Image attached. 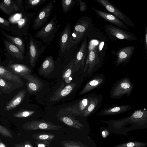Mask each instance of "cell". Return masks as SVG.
<instances>
[{"label": "cell", "mask_w": 147, "mask_h": 147, "mask_svg": "<svg viewBox=\"0 0 147 147\" xmlns=\"http://www.w3.org/2000/svg\"><path fill=\"white\" fill-rule=\"evenodd\" d=\"M147 143L136 141H130L119 144L116 147H144Z\"/></svg>", "instance_id": "d6a6232c"}, {"label": "cell", "mask_w": 147, "mask_h": 147, "mask_svg": "<svg viewBox=\"0 0 147 147\" xmlns=\"http://www.w3.org/2000/svg\"><path fill=\"white\" fill-rule=\"evenodd\" d=\"M91 97L90 96L84 97L78 102L66 107L65 109L74 115H83V113L87 108Z\"/></svg>", "instance_id": "d6986e66"}, {"label": "cell", "mask_w": 147, "mask_h": 147, "mask_svg": "<svg viewBox=\"0 0 147 147\" xmlns=\"http://www.w3.org/2000/svg\"><path fill=\"white\" fill-rule=\"evenodd\" d=\"M145 34L144 40V47L145 51L147 55V26H145Z\"/></svg>", "instance_id": "ab89813d"}, {"label": "cell", "mask_w": 147, "mask_h": 147, "mask_svg": "<svg viewBox=\"0 0 147 147\" xmlns=\"http://www.w3.org/2000/svg\"><path fill=\"white\" fill-rule=\"evenodd\" d=\"M105 131H103L102 132V134L104 135H105Z\"/></svg>", "instance_id": "f6af8a7d"}, {"label": "cell", "mask_w": 147, "mask_h": 147, "mask_svg": "<svg viewBox=\"0 0 147 147\" xmlns=\"http://www.w3.org/2000/svg\"><path fill=\"white\" fill-rule=\"evenodd\" d=\"M0 9L9 16L26 11L22 0H2L0 2Z\"/></svg>", "instance_id": "30bf717a"}, {"label": "cell", "mask_w": 147, "mask_h": 147, "mask_svg": "<svg viewBox=\"0 0 147 147\" xmlns=\"http://www.w3.org/2000/svg\"><path fill=\"white\" fill-rule=\"evenodd\" d=\"M23 144L24 147H33L30 143L28 141L25 142Z\"/></svg>", "instance_id": "b9f144b4"}, {"label": "cell", "mask_w": 147, "mask_h": 147, "mask_svg": "<svg viewBox=\"0 0 147 147\" xmlns=\"http://www.w3.org/2000/svg\"><path fill=\"white\" fill-rule=\"evenodd\" d=\"M0 86L2 91L4 92L11 88L12 84L10 82L7 81L5 79L0 77Z\"/></svg>", "instance_id": "d590c367"}, {"label": "cell", "mask_w": 147, "mask_h": 147, "mask_svg": "<svg viewBox=\"0 0 147 147\" xmlns=\"http://www.w3.org/2000/svg\"><path fill=\"white\" fill-rule=\"evenodd\" d=\"M78 0H63L61 4L63 12L66 13L69 11L72 7L78 1Z\"/></svg>", "instance_id": "1f68e13d"}, {"label": "cell", "mask_w": 147, "mask_h": 147, "mask_svg": "<svg viewBox=\"0 0 147 147\" xmlns=\"http://www.w3.org/2000/svg\"><path fill=\"white\" fill-rule=\"evenodd\" d=\"M14 147H24L23 143H21L19 144H16L14 146Z\"/></svg>", "instance_id": "ee69618b"}, {"label": "cell", "mask_w": 147, "mask_h": 147, "mask_svg": "<svg viewBox=\"0 0 147 147\" xmlns=\"http://www.w3.org/2000/svg\"><path fill=\"white\" fill-rule=\"evenodd\" d=\"M98 102V98L92 97L87 108L83 113V115L87 116L90 114L95 109Z\"/></svg>", "instance_id": "f546056e"}, {"label": "cell", "mask_w": 147, "mask_h": 147, "mask_svg": "<svg viewBox=\"0 0 147 147\" xmlns=\"http://www.w3.org/2000/svg\"><path fill=\"white\" fill-rule=\"evenodd\" d=\"M22 127L26 131L37 129L57 130L61 128L60 126L44 120L28 121L23 125Z\"/></svg>", "instance_id": "4fadbf2b"}, {"label": "cell", "mask_w": 147, "mask_h": 147, "mask_svg": "<svg viewBox=\"0 0 147 147\" xmlns=\"http://www.w3.org/2000/svg\"><path fill=\"white\" fill-rule=\"evenodd\" d=\"M87 37L83 39L79 51L75 57L76 59L73 67V73L78 70L80 67L82 68L84 65V60L87 53Z\"/></svg>", "instance_id": "2e32d148"}, {"label": "cell", "mask_w": 147, "mask_h": 147, "mask_svg": "<svg viewBox=\"0 0 147 147\" xmlns=\"http://www.w3.org/2000/svg\"><path fill=\"white\" fill-rule=\"evenodd\" d=\"M77 85L76 82H72L64 87V83L62 82L50 97V100L51 102L57 101L72 94Z\"/></svg>", "instance_id": "5bb4252c"}, {"label": "cell", "mask_w": 147, "mask_h": 147, "mask_svg": "<svg viewBox=\"0 0 147 147\" xmlns=\"http://www.w3.org/2000/svg\"><path fill=\"white\" fill-rule=\"evenodd\" d=\"M131 108V105H129L117 106L104 109L102 110L99 114L104 115L119 114L127 111Z\"/></svg>", "instance_id": "603a6c76"}, {"label": "cell", "mask_w": 147, "mask_h": 147, "mask_svg": "<svg viewBox=\"0 0 147 147\" xmlns=\"http://www.w3.org/2000/svg\"><path fill=\"white\" fill-rule=\"evenodd\" d=\"M95 0L127 25L132 27H134V24L132 21L110 1L108 0Z\"/></svg>", "instance_id": "7c38bea8"}, {"label": "cell", "mask_w": 147, "mask_h": 147, "mask_svg": "<svg viewBox=\"0 0 147 147\" xmlns=\"http://www.w3.org/2000/svg\"><path fill=\"white\" fill-rule=\"evenodd\" d=\"M113 123L126 134L133 130L147 129V108L135 110L129 116L116 120Z\"/></svg>", "instance_id": "6da1fadb"}, {"label": "cell", "mask_w": 147, "mask_h": 147, "mask_svg": "<svg viewBox=\"0 0 147 147\" xmlns=\"http://www.w3.org/2000/svg\"><path fill=\"white\" fill-rule=\"evenodd\" d=\"M0 31L1 33L7 38V40L17 47L25 56L26 52V42L24 38L18 36H11L1 29H0Z\"/></svg>", "instance_id": "ffe728a7"}, {"label": "cell", "mask_w": 147, "mask_h": 147, "mask_svg": "<svg viewBox=\"0 0 147 147\" xmlns=\"http://www.w3.org/2000/svg\"><path fill=\"white\" fill-rule=\"evenodd\" d=\"M73 147H80L76 146H73Z\"/></svg>", "instance_id": "bcb514c9"}, {"label": "cell", "mask_w": 147, "mask_h": 147, "mask_svg": "<svg viewBox=\"0 0 147 147\" xmlns=\"http://www.w3.org/2000/svg\"><path fill=\"white\" fill-rule=\"evenodd\" d=\"M36 143L38 147H49L50 145V143L47 140H37Z\"/></svg>", "instance_id": "f35d334b"}, {"label": "cell", "mask_w": 147, "mask_h": 147, "mask_svg": "<svg viewBox=\"0 0 147 147\" xmlns=\"http://www.w3.org/2000/svg\"><path fill=\"white\" fill-rule=\"evenodd\" d=\"M46 1V0H26L25 1V10L26 11L28 9L33 8L42 4Z\"/></svg>", "instance_id": "4dcf8cb0"}, {"label": "cell", "mask_w": 147, "mask_h": 147, "mask_svg": "<svg viewBox=\"0 0 147 147\" xmlns=\"http://www.w3.org/2000/svg\"><path fill=\"white\" fill-rule=\"evenodd\" d=\"M0 27L7 31H11V26L9 21L1 17H0Z\"/></svg>", "instance_id": "836d02e7"}, {"label": "cell", "mask_w": 147, "mask_h": 147, "mask_svg": "<svg viewBox=\"0 0 147 147\" xmlns=\"http://www.w3.org/2000/svg\"><path fill=\"white\" fill-rule=\"evenodd\" d=\"M60 119L65 124L70 126L75 124L77 122L69 116H63L60 118Z\"/></svg>", "instance_id": "8d00e7d4"}, {"label": "cell", "mask_w": 147, "mask_h": 147, "mask_svg": "<svg viewBox=\"0 0 147 147\" xmlns=\"http://www.w3.org/2000/svg\"><path fill=\"white\" fill-rule=\"evenodd\" d=\"M0 147H7V146L0 139Z\"/></svg>", "instance_id": "7bdbcfd3"}, {"label": "cell", "mask_w": 147, "mask_h": 147, "mask_svg": "<svg viewBox=\"0 0 147 147\" xmlns=\"http://www.w3.org/2000/svg\"><path fill=\"white\" fill-rule=\"evenodd\" d=\"M27 80L26 83L27 90L30 94H32L39 91L43 84L37 77L30 74L20 76Z\"/></svg>", "instance_id": "e0dca14e"}, {"label": "cell", "mask_w": 147, "mask_h": 147, "mask_svg": "<svg viewBox=\"0 0 147 147\" xmlns=\"http://www.w3.org/2000/svg\"><path fill=\"white\" fill-rule=\"evenodd\" d=\"M79 2L80 5V10L81 12L85 11L87 9V6L84 1L80 0Z\"/></svg>", "instance_id": "60d3db41"}, {"label": "cell", "mask_w": 147, "mask_h": 147, "mask_svg": "<svg viewBox=\"0 0 147 147\" xmlns=\"http://www.w3.org/2000/svg\"><path fill=\"white\" fill-rule=\"evenodd\" d=\"M26 45V52L24 60H28L32 67L35 66L39 57L46 48L40 41L35 39L31 34L24 38Z\"/></svg>", "instance_id": "277c9868"}, {"label": "cell", "mask_w": 147, "mask_h": 147, "mask_svg": "<svg viewBox=\"0 0 147 147\" xmlns=\"http://www.w3.org/2000/svg\"><path fill=\"white\" fill-rule=\"evenodd\" d=\"M104 78L98 76L93 78L88 82L80 92L79 95H81L89 92L99 86L104 82Z\"/></svg>", "instance_id": "d4e9b609"}, {"label": "cell", "mask_w": 147, "mask_h": 147, "mask_svg": "<svg viewBox=\"0 0 147 147\" xmlns=\"http://www.w3.org/2000/svg\"><path fill=\"white\" fill-rule=\"evenodd\" d=\"M93 38L89 40L86 62L84 68L85 72L88 67V73H90L102 59L107 47L105 39Z\"/></svg>", "instance_id": "7a4b0ae2"}, {"label": "cell", "mask_w": 147, "mask_h": 147, "mask_svg": "<svg viewBox=\"0 0 147 147\" xmlns=\"http://www.w3.org/2000/svg\"><path fill=\"white\" fill-rule=\"evenodd\" d=\"M3 39V44L5 50L12 57L19 61H24L25 56L22 54L20 49L16 46L11 43L6 39Z\"/></svg>", "instance_id": "44dd1931"}, {"label": "cell", "mask_w": 147, "mask_h": 147, "mask_svg": "<svg viewBox=\"0 0 147 147\" xmlns=\"http://www.w3.org/2000/svg\"><path fill=\"white\" fill-rule=\"evenodd\" d=\"M0 77L18 83L23 84L19 76L6 69L3 66L1 65H0Z\"/></svg>", "instance_id": "4316f807"}, {"label": "cell", "mask_w": 147, "mask_h": 147, "mask_svg": "<svg viewBox=\"0 0 147 147\" xmlns=\"http://www.w3.org/2000/svg\"><path fill=\"white\" fill-rule=\"evenodd\" d=\"M0 133L5 137H9L13 139L12 135L10 131L4 126L0 125Z\"/></svg>", "instance_id": "74e56055"}, {"label": "cell", "mask_w": 147, "mask_h": 147, "mask_svg": "<svg viewBox=\"0 0 147 147\" xmlns=\"http://www.w3.org/2000/svg\"><path fill=\"white\" fill-rule=\"evenodd\" d=\"M133 88V85L129 78L125 77L117 82L111 92V97L118 99L126 94L129 96Z\"/></svg>", "instance_id": "52a82bcc"}, {"label": "cell", "mask_w": 147, "mask_h": 147, "mask_svg": "<svg viewBox=\"0 0 147 147\" xmlns=\"http://www.w3.org/2000/svg\"><path fill=\"white\" fill-rule=\"evenodd\" d=\"M7 67L12 70L13 74L20 76L30 74L31 71L28 67L22 64L10 63L8 65Z\"/></svg>", "instance_id": "484cf974"}, {"label": "cell", "mask_w": 147, "mask_h": 147, "mask_svg": "<svg viewBox=\"0 0 147 147\" xmlns=\"http://www.w3.org/2000/svg\"><path fill=\"white\" fill-rule=\"evenodd\" d=\"M55 135L47 132H40L34 134L32 137L36 140H52L55 138Z\"/></svg>", "instance_id": "f1b7e54d"}, {"label": "cell", "mask_w": 147, "mask_h": 147, "mask_svg": "<svg viewBox=\"0 0 147 147\" xmlns=\"http://www.w3.org/2000/svg\"><path fill=\"white\" fill-rule=\"evenodd\" d=\"M72 33L70 24L68 23L61 32L59 41L58 53L61 57H63L71 48Z\"/></svg>", "instance_id": "9c48e42d"}, {"label": "cell", "mask_w": 147, "mask_h": 147, "mask_svg": "<svg viewBox=\"0 0 147 147\" xmlns=\"http://www.w3.org/2000/svg\"><path fill=\"white\" fill-rule=\"evenodd\" d=\"M104 29L107 35L113 40H121L132 41L137 40L133 34L113 25L105 24Z\"/></svg>", "instance_id": "ba28073f"}, {"label": "cell", "mask_w": 147, "mask_h": 147, "mask_svg": "<svg viewBox=\"0 0 147 147\" xmlns=\"http://www.w3.org/2000/svg\"><path fill=\"white\" fill-rule=\"evenodd\" d=\"M52 2L48 3L38 12L37 16L33 20V28L36 30L42 27L48 21L53 8Z\"/></svg>", "instance_id": "8fae6325"}, {"label": "cell", "mask_w": 147, "mask_h": 147, "mask_svg": "<svg viewBox=\"0 0 147 147\" xmlns=\"http://www.w3.org/2000/svg\"><path fill=\"white\" fill-rule=\"evenodd\" d=\"M55 60L52 56L49 55L43 60L39 67V73L42 75L46 76L51 73L55 67Z\"/></svg>", "instance_id": "7402d4cb"}, {"label": "cell", "mask_w": 147, "mask_h": 147, "mask_svg": "<svg viewBox=\"0 0 147 147\" xmlns=\"http://www.w3.org/2000/svg\"><path fill=\"white\" fill-rule=\"evenodd\" d=\"M92 27L91 18L83 16L78 20L74 26L71 48L87 37L91 31Z\"/></svg>", "instance_id": "5b68a950"}, {"label": "cell", "mask_w": 147, "mask_h": 147, "mask_svg": "<svg viewBox=\"0 0 147 147\" xmlns=\"http://www.w3.org/2000/svg\"><path fill=\"white\" fill-rule=\"evenodd\" d=\"M18 18L10 16L8 18L12 28V34L24 38L28 35L30 24L36 13L24 11L18 13Z\"/></svg>", "instance_id": "3957f363"}, {"label": "cell", "mask_w": 147, "mask_h": 147, "mask_svg": "<svg viewBox=\"0 0 147 147\" xmlns=\"http://www.w3.org/2000/svg\"><path fill=\"white\" fill-rule=\"evenodd\" d=\"M35 113L33 111L24 110L18 111L13 114L14 117L18 118H24L30 116Z\"/></svg>", "instance_id": "e575fe53"}, {"label": "cell", "mask_w": 147, "mask_h": 147, "mask_svg": "<svg viewBox=\"0 0 147 147\" xmlns=\"http://www.w3.org/2000/svg\"><path fill=\"white\" fill-rule=\"evenodd\" d=\"M57 15H55L49 21L43 26L36 33L34 37L39 38L47 45L51 44L56 33L62 25H57L59 20H56Z\"/></svg>", "instance_id": "8992f818"}, {"label": "cell", "mask_w": 147, "mask_h": 147, "mask_svg": "<svg viewBox=\"0 0 147 147\" xmlns=\"http://www.w3.org/2000/svg\"><path fill=\"white\" fill-rule=\"evenodd\" d=\"M26 90L19 92L6 104L4 109L5 111H9L16 107L21 102L26 94Z\"/></svg>", "instance_id": "cb8c5ba5"}, {"label": "cell", "mask_w": 147, "mask_h": 147, "mask_svg": "<svg viewBox=\"0 0 147 147\" xmlns=\"http://www.w3.org/2000/svg\"><path fill=\"white\" fill-rule=\"evenodd\" d=\"M135 49L134 46L119 48L118 51L114 53L117 57L114 64L116 66H118L122 63H123V65H126L129 61Z\"/></svg>", "instance_id": "9a60e30c"}, {"label": "cell", "mask_w": 147, "mask_h": 147, "mask_svg": "<svg viewBox=\"0 0 147 147\" xmlns=\"http://www.w3.org/2000/svg\"><path fill=\"white\" fill-rule=\"evenodd\" d=\"M92 9L100 16L105 20L124 30H128V27L125 25L117 17L114 15L97 9L92 7Z\"/></svg>", "instance_id": "ac0fdd59"}, {"label": "cell", "mask_w": 147, "mask_h": 147, "mask_svg": "<svg viewBox=\"0 0 147 147\" xmlns=\"http://www.w3.org/2000/svg\"><path fill=\"white\" fill-rule=\"evenodd\" d=\"M76 57L74 58L66 66L65 68L64 72H63L62 76L65 82L67 84L70 83L71 80V75L73 72V67L74 65Z\"/></svg>", "instance_id": "83f0119b"}]
</instances>
